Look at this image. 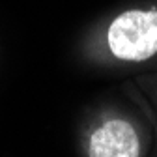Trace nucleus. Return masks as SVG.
Masks as SVG:
<instances>
[{
	"label": "nucleus",
	"instance_id": "obj_2",
	"mask_svg": "<svg viewBox=\"0 0 157 157\" xmlns=\"http://www.w3.org/2000/svg\"><path fill=\"white\" fill-rule=\"evenodd\" d=\"M150 148L146 124L120 105L101 107L82 135L84 157H148Z\"/></svg>",
	"mask_w": 157,
	"mask_h": 157
},
{
	"label": "nucleus",
	"instance_id": "obj_4",
	"mask_svg": "<svg viewBox=\"0 0 157 157\" xmlns=\"http://www.w3.org/2000/svg\"><path fill=\"white\" fill-rule=\"evenodd\" d=\"M151 77H153V78H155V81H157V71H155V73H153V75H151Z\"/></svg>",
	"mask_w": 157,
	"mask_h": 157
},
{
	"label": "nucleus",
	"instance_id": "obj_1",
	"mask_svg": "<svg viewBox=\"0 0 157 157\" xmlns=\"http://www.w3.org/2000/svg\"><path fill=\"white\" fill-rule=\"evenodd\" d=\"M82 54L109 71H129L157 60V0L105 13L82 39Z\"/></svg>",
	"mask_w": 157,
	"mask_h": 157
},
{
	"label": "nucleus",
	"instance_id": "obj_3",
	"mask_svg": "<svg viewBox=\"0 0 157 157\" xmlns=\"http://www.w3.org/2000/svg\"><path fill=\"white\" fill-rule=\"evenodd\" d=\"M140 84H142L146 95L153 101V120H155V127H157V81L151 75H148V77L140 78Z\"/></svg>",
	"mask_w": 157,
	"mask_h": 157
}]
</instances>
